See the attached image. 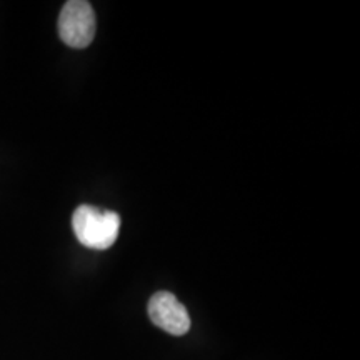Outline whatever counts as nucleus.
Here are the masks:
<instances>
[{"label":"nucleus","instance_id":"obj_3","mask_svg":"<svg viewBox=\"0 0 360 360\" xmlns=\"http://www.w3.org/2000/svg\"><path fill=\"white\" fill-rule=\"evenodd\" d=\"M148 317L154 326L172 335H186L191 328V317L184 304L170 292L160 290L148 300Z\"/></svg>","mask_w":360,"mask_h":360},{"label":"nucleus","instance_id":"obj_1","mask_svg":"<svg viewBox=\"0 0 360 360\" xmlns=\"http://www.w3.org/2000/svg\"><path fill=\"white\" fill-rule=\"evenodd\" d=\"M72 227L79 242L89 249L105 250L115 244L120 231L119 214L94 205H80L72 215Z\"/></svg>","mask_w":360,"mask_h":360},{"label":"nucleus","instance_id":"obj_2","mask_svg":"<svg viewBox=\"0 0 360 360\" xmlns=\"http://www.w3.org/2000/svg\"><path fill=\"white\" fill-rule=\"evenodd\" d=\"M97 20L92 6L85 0H69L58 15V35L72 49H85L96 37Z\"/></svg>","mask_w":360,"mask_h":360}]
</instances>
